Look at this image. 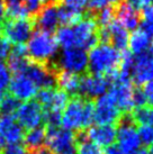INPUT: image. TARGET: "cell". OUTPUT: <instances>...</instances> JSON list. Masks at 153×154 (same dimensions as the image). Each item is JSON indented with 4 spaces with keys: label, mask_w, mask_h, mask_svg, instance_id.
<instances>
[{
    "label": "cell",
    "mask_w": 153,
    "mask_h": 154,
    "mask_svg": "<svg viewBox=\"0 0 153 154\" xmlns=\"http://www.w3.org/2000/svg\"><path fill=\"white\" fill-rule=\"evenodd\" d=\"M1 154H30V152L26 150L24 146L16 144V145L6 146L4 150L1 151Z\"/></svg>",
    "instance_id": "1f68e13d"
},
{
    "label": "cell",
    "mask_w": 153,
    "mask_h": 154,
    "mask_svg": "<svg viewBox=\"0 0 153 154\" xmlns=\"http://www.w3.org/2000/svg\"><path fill=\"white\" fill-rule=\"evenodd\" d=\"M45 140H46L45 126H38L36 128L30 129L26 134H24V137H23L25 149L30 152L42 147L43 144L45 143Z\"/></svg>",
    "instance_id": "7402d4cb"
},
{
    "label": "cell",
    "mask_w": 153,
    "mask_h": 154,
    "mask_svg": "<svg viewBox=\"0 0 153 154\" xmlns=\"http://www.w3.org/2000/svg\"><path fill=\"white\" fill-rule=\"evenodd\" d=\"M7 59H8L7 66L10 70V72H13L14 74L24 73L30 62L25 45H14Z\"/></svg>",
    "instance_id": "d6986e66"
},
{
    "label": "cell",
    "mask_w": 153,
    "mask_h": 154,
    "mask_svg": "<svg viewBox=\"0 0 153 154\" xmlns=\"http://www.w3.org/2000/svg\"><path fill=\"white\" fill-rule=\"evenodd\" d=\"M151 45V38L142 29H135L128 38V46L134 55H141L149 50Z\"/></svg>",
    "instance_id": "44dd1931"
},
{
    "label": "cell",
    "mask_w": 153,
    "mask_h": 154,
    "mask_svg": "<svg viewBox=\"0 0 153 154\" xmlns=\"http://www.w3.org/2000/svg\"><path fill=\"white\" fill-rule=\"evenodd\" d=\"M59 5L83 15L87 13V0H59Z\"/></svg>",
    "instance_id": "f546056e"
},
{
    "label": "cell",
    "mask_w": 153,
    "mask_h": 154,
    "mask_svg": "<svg viewBox=\"0 0 153 154\" xmlns=\"http://www.w3.org/2000/svg\"><path fill=\"white\" fill-rule=\"evenodd\" d=\"M122 115L123 114L115 105L108 92L99 97L96 103H94V122H96L97 125L117 124Z\"/></svg>",
    "instance_id": "30bf717a"
},
{
    "label": "cell",
    "mask_w": 153,
    "mask_h": 154,
    "mask_svg": "<svg viewBox=\"0 0 153 154\" xmlns=\"http://www.w3.org/2000/svg\"><path fill=\"white\" fill-rule=\"evenodd\" d=\"M108 88L109 81L106 77L87 74L85 77L80 78L78 96L91 101L92 99H98L99 97L104 96Z\"/></svg>",
    "instance_id": "7c38bea8"
},
{
    "label": "cell",
    "mask_w": 153,
    "mask_h": 154,
    "mask_svg": "<svg viewBox=\"0 0 153 154\" xmlns=\"http://www.w3.org/2000/svg\"><path fill=\"white\" fill-rule=\"evenodd\" d=\"M6 7H15V6H20L23 5L24 0H4Z\"/></svg>",
    "instance_id": "8d00e7d4"
},
{
    "label": "cell",
    "mask_w": 153,
    "mask_h": 154,
    "mask_svg": "<svg viewBox=\"0 0 153 154\" xmlns=\"http://www.w3.org/2000/svg\"><path fill=\"white\" fill-rule=\"evenodd\" d=\"M2 36L9 44L25 45L28 42L32 34L35 32V24L33 17L18 18V19H6L1 26Z\"/></svg>",
    "instance_id": "8992f818"
},
{
    "label": "cell",
    "mask_w": 153,
    "mask_h": 154,
    "mask_svg": "<svg viewBox=\"0 0 153 154\" xmlns=\"http://www.w3.org/2000/svg\"><path fill=\"white\" fill-rule=\"evenodd\" d=\"M94 123V103L81 98L80 96H74L70 99L64 107L61 124L64 129L83 132Z\"/></svg>",
    "instance_id": "7a4b0ae2"
},
{
    "label": "cell",
    "mask_w": 153,
    "mask_h": 154,
    "mask_svg": "<svg viewBox=\"0 0 153 154\" xmlns=\"http://www.w3.org/2000/svg\"><path fill=\"white\" fill-rule=\"evenodd\" d=\"M6 20V6L4 0H0V28Z\"/></svg>",
    "instance_id": "e575fe53"
},
{
    "label": "cell",
    "mask_w": 153,
    "mask_h": 154,
    "mask_svg": "<svg viewBox=\"0 0 153 154\" xmlns=\"http://www.w3.org/2000/svg\"><path fill=\"white\" fill-rule=\"evenodd\" d=\"M79 83H80V77L76 74L64 71H58L56 73V85L59 86L60 90H62L68 96L72 97L78 96Z\"/></svg>",
    "instance_id": "ffe728a7"
},
{
    "label": "cell",
    "mask_w": 153,
    "mask_h": 154,
    "mask_svg": "<svg viewBox=\"0 0 153 154\" xmlns=\"http://www.w3.org/2000/svg\"><path fill=\"white\" fill-rule=\"evenodd\" d=\"M10 44L7 42V39L5 38L2 35L0 34V62L2 60L7 59L10 53Z\"/></svg>",
    "instance_id": "d6a6232c"
},
{
    "label": "cell",
    "mask_w": 153,
    "mask_h": 154,
    "mask_svg": "<svg viewBox=\"0 0 153 154\" xmlns=\"http://www.w3.org/2000/svg\"><path fill=\"white\" fill-rule=\"evenodd\" d=\"M0 135L4 138L6 145H16L23 141L24 128L18 124L14 116L0 117Z\"/></svg>",
    "instance_id": "2e32d148"
},
{
    "label": "cell",
    "mask_w": 153,
    "mask_h": 154,
    "mask_svg": "<svg viewBox=\"0 0 153 154\" xmlns=\"http://www.w3.org/2000/svg\"><path fill=\"white\" fill-rule=\"evenodd\" d=\"M137 134L140 137L141 144H144V145H152L153 144V126L142 125L139 127Z\"/></svg>",
    "instance_id": "4dcf8cb0"
},
{
    "label": "cell",
    "mask_w": 153,
    "mask_h": 154,
    "mask_svg": "<svg viewBox=\"0 0 153 154\" xmlns=\"http://www.w3.org/2000/svg\"><path fill=\"white\" fill-rule=\"evenodd\" d=\"M45 143L54 154H76V133L68 129L46 128Z\"/></svg>",
    "instance_id": "ba28073f"
},
{
    "label": "cell",
    "mask_w": 153,
    "mask_h": 154,
    "mask_svg": "<svg viewBox=\"0 0 153 154\" xmlns=\"http://www.w3.org/2000/svg\"><path fill=\"white\" fill-rule=\"evenodd\" d=\"M148 7H152L153 8V0H148Z\"/></svg>",
    "instance_id": "f35d334b"
},
{
    "label": "cell",
    "mask_w": 153,
    "mask_h": 154,
    "mask_svg": "<svg viewBox=\"0 0 153 154\" xmlns=\"http://www.w3.org/2000/svg\"><path fill=\"white\" fill-rule=\"evenodd\" d=\"M10 80H11L10 70L8 69L6 63L0 62V99L7 94Z\"/></svg>",
    "instance_id": "83f0119b"
},
{
    "label": "cell",
    "mask_w": 153,
    "mask_h": 154,
    "mask_svg": "<svg viewBox=\"0 0 153 154\" xmlns=\"http://www.w3.org/2000/svg\"><path fill=\"white\" fill-rule=\"evenodd\" d=\"M116 128L117 147L122 154H132L141 147V141L136 124L130 114H123L118 120Z\"/></svg>",
    "instance_id": "5b68a950"
},
{
    "label": "cell",
    "mask_w": 153,
    "mask_h": 154,
    "mask_svg": "<svg viewBox=\"0 0 153 154\" xmlns=\"http://www.w3.org/2000/svg\"><path fill=\"white\" fill-rule=\"evenodd\" d=\"M143 94L145 97V101L149 103V106L153 107V80L150 82H146L143 87Z\"/></svg>",
    "instance_id": "836d02e7"
},
{
    "label": "cell",
    "mask_w": 153,
    "mask_h": 154,
    "mask_svg": "<svg viewBox=\"0 0 153 154\" xmlns=\"http://www.w3.org/2000/svg\"><path fill=\"white\" fill-rule=\"evenodd\" d=\"M56 73L58 70L51 63L41 64L32 61L24 71V74L30 78L39 90L54 88L56 86Z\"/></svg>",
    "instance_id": "9c48e42d"
},
{
    "label": "cell",
    "mask_w": 153,
    "mask_h": 154,
    "mask_svg": "<svg viewBox=\"0 0 153 154\" xmlns=\"http://www.w3.org/2000/svg\"><path fill=\"white\" fill-rule=\"evenodd\" d=\"M120 64V53L109 44L99 43L90 50L88 69L90 74L109 77L117 72Z\"/></svg>",
    "instance_id": "3957f363"
},
{
    "label": "cell",
    "mask_w": 153,
    "mask_h": 154,
    "mask_svg": "<svg viewBox=\"0 0 153 154\" xmlns=\"http://www.w3.org/2000/svg\"><path fill=\"white\" fill-rule=\"evenodd\" d=\"M21 103L10 94H6L0 99V114L2 116H13L16 114Z\"/></svg>",
    "instance_id": "d4e9b609"
},
{
    "label": "cell",
    "mask_w": 153,
    "mask_h": 154,
    "mask_svg": "<svg viewBox=\"0 0 153 154\" xmlns=\"http://www.w3.org/2000/svg\"><path fill=\"white\" fill-rule=\"evenodd\" d=\"M140 24L141 29L153 38V8L152 7H145L140 11Z\"/></svg>",
    "instance_id": "484cf974"
},
{
    "label": "cell",
    "mask_w": 153,
    "mask_h": 154,
    "mask_svg": "<svg viewBox=\"0 0 153 154\" xmlns=\"http://www.w3.org/2000/svg\"><path fill=\"white\" fill-rule=\"evenodd\" d=\"M50 2L48 0H24L23 1V5L25 7L26 11L28 13V16L30 17H35L39 10L47 4Z\"/></svg>",
    "instance_id": "f1b7e54d"
},
{
    "label": "cell",
    "mask_w": 153,
    "mask_h": 154,
    "mask_svg": "<svg viewBox=\"0 0 153 154\" xmlns=\"http://www.w3.org/2000/svg\"><path fill=\"white\" fill-rule=\"evenodd\" d=\"M131 116L135 124L141 126H153V107L151 106H142L135 108Z\"/></svg>",
    "instance_id": "cb8c5ba5"
},
{
    "label": "cell",
    "mask_w": 153,
    "mask_h": 154,
    "mask_svg": "<svg viewBox=\"0 0 153 154\" xmlns=\"http://www.w3.org/2000/svg\"><path fill=\"white\" fill-rule=\"evenodd\" d=\"M123 1L124 0H87V13L95 14L106 7H116Z\"/></svg>",
    "instance_id": "4316f807"
},
{
    "label": "cell",
    "mask_w": 153,
    "mask_h": 154,
    "mask_svg": "<svg viewBox=\"0 0 153 154\" xmlns=\"http://www.w3.org/2000/svg\"><path fill=\"white\" fill-rule=\"evenodd\" d=\"M44 110L36 100H28L21 103L15 114V119L23 128L33 129L41 126L43 123Z\"/></svg>",
    "instance_id": "8fae6325"
},
{
    "label": "cell",
    "mask_w": 153,
    "mask_h": 154,
    "mask_svg": "<svg viewBox=\"0 0 153 154\" xmlns=\"http://www.w3.org/2000/svg\"><path fill=\"white\" fill-rule=\"evenodd\" d=\"M132 154H148V151L143 149V147H140L139 150H136L135 152H133Z\"/></svg>",
    "instance_id": "74e56055"
},
{
    "label": "cell",
    "mask_w": 153,
    "mask_h": 154,
    "mask_svg": "<svg viewBox=\"0 0 153 154\" xmlns=\"http://www.w3.org/2000/svg\"><path fill=\"white\" fill-rule=\"evenodd\" d=\"M48 1H53V2H56V4H59V0H48Z\"/></svg>",
    "instance_id": "60d3db41"
},
{
    "label": "cell",
    "mask_w": 153,
    "mask_h": 154,
    "mask_svg": "<svg viewBox=\"0 0 153 154\" xmlns=\"http://www.w3.org/2000/svg\"><path fill=\"white\" fill-rule=\"evenodd\" d=\"M9 92L16 99L20 100H32L37 94V87L24 73H17L11 77L9 83Z\"/></svg>",
    "instance_id": "5bb4252c"
},
{
    "label": "cell",
    "mask_w": 153,
    "mask_h": 154,
    "mask_svg": "<svg viewBox=\"0 0 153 154\" xmlns=\"http://www.w3.org/2000/svg\"><path fill=\"white\" fill-rule=\"evenodd\" d=\"M26 50L27 55L32 62L48 64L52 61H54L59 50V44L56 42L55 36L52 33L36 30L28 39Z\"/></svg>",
    "instance_id": "277c9868"
},
{
    "label": "cell",
    "mask_w": 153,
    "mask_h": 154,
    "mask_svg": "<svg viewBox=\"0 0 153 154\" xmlns=\"http://www.w3.org/2000/svg\"><path fill=\"white\" fill-rule=\"evenodd\" d=\"M30 154H54L53 152H52L50 149H47V147H44V146H42V147H39V149H37V150H34L30 152Z\"/></svg>",
    "instance_id": "d590c367"
},
{
    "label": "cell",
    "mask_w": 153,
    "mask_h": 154,
    "mask_svg": "<svg viewBox=\"0 0 153 154\" xmlns=\"http://www.w3.org/2000/svg\"><path fill=\"white\" fill-rule=\"evenodd\" d=\"M76 138V154H102L101 147L87 138L85 131L78 132Z\"/></svg>",
    "instance_id": "603a6c76"
},
{
    "label": "cell",
    "mask_w": 153,
    "mask_h": 154,
    "mask_svg": "<svg viewBox=\"0 0 153 154\" xmlns=\"http://www.w3.org/2000/svg\"><path fill=\"white\" fill-rule=\"evenodd\" d=\"M51 64L58 71H64L79 75L86 72L88 69V54L85 50L76 47L63 48L56 60L52 61Z\"/></svg>",
    "instance_id": "52a82bcc"
},
{
    "label": "cell",
    "mask_w": 153,
    "mask_h": 154,
    "mask_svg": "<svg viewBox=\"0 0 153 154\" xmlns=\"http://www.w3.org/2000/svg\"><path fill=\"white\" fill-rule=\"evenodd\" d=\"M56 42L63 48L76 47L91 50L99 42V27L92 14L86 13L83 18L73 26H61L56 32Z\"/></svg>",
    "instance_id": "6da1fadb"
},
{
    "label": "cell",
    "mask_w": 153,
    "mask_h": 154,
    "mask_svg": "<svg viewBox=\"0 0 153 154\" xmlns=\"http://www.w3.org/2000/svg\"><path fill=\"white\" fill-rule=\"evenodd\" d=\"M88 140L100 147H108L114 144L116 140L115 125H94L85 131Z\"/></svg>",
    "instance_id": "e0dca14e"
},
{
    "label": "cell",
    "mask_w": 153,
    "mask_h": 154,
    "mask_svg": "<svg viewBox=\"0 0 153 154\" xmlns=\"http://www.w3.org/2000/svg\"><path fill=\"white\" fill-rule=\"evenodd\" d=\"M58 5L56 2L50 1L43 7L39 13L35 16L34 24L37 30L53 33L59 25V14H58Z\"/></svg>",
    "instance_id": "9a60e30c"
},
{
    "label": "cell",
    "mask_w": 153,
    "mask_h": 154,
    "mask_svg": "<svg viewBox=\"0 0 153 154\" xmlns=\"http://www.w3.org/2000/svg\"><path fill=\"white\" fill-rule=\"evenodd\" d=\"M148 154H153V144L151 146H150L149 151H148Z\"/></svg>",
    "instance_id": "ab89813d"
},
{
    "label": "cell",
    "mask_w": 153,
    "mask_h": 154,
    "mask_svg": "<svg viewBox=\"0 0 153 154\" xmlns=\"http://www.w3.org/2000/svg\"><path fill=\"white\" fill-rule=\"evenodd\" d=\"M115 18L116 20L127 30H135L140 25V11H137L124 0L122 4L115 7Z\"/></svg>",
    "instance_id": "ac0fdd59"
},
{
    "label": "cell",
    "mask_w": 153,
    "mask_h": 154,
    "mask_svg": "<svg viewBox=\"0 0 153 154\" xmlns=\"http://www.w3.org/2000/svg\"><path fill=\"white\" fill-rule=\"evenodd\" d=\"M131 78L137 86L145 85L153 80V53L149 50L133 57Z\"/></svg>",
    "instance_id": "4fadbf2b"
}]
</instances>
